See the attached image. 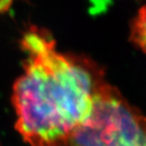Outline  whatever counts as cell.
<instances>
[{
	"label": "cell",
	"instance_id": "obj_1",
	"mask_svg": "<svg viewBox=\"0 0 146 146\" xmlns=\"http://www.w3.org/2000/svg\"><path fill=\"white\" fill-rule=\"evenodd\" d=\"M24 70L13 86L16 129L30 146H68L106 83L86 59L62 53L48 31L31 28L21 40Z\"/></svg>",
	"mask_w": 146,
	"mask_h": 146
},
{
	"label": "cell",
	"instance_id": "obj_2",
	"mask_svg": "<svg viewBox=\"0 0 146 146\" xmlns=\"http://www.w3.org/2000/svg\"><path fill=\"white\" fill-rule=\"evenodd\" d=\"M68 146H146V117L104 83Z\"/></svg>",
	"mask_w": 146,
	"mask_h": 146
}]
</instances>
